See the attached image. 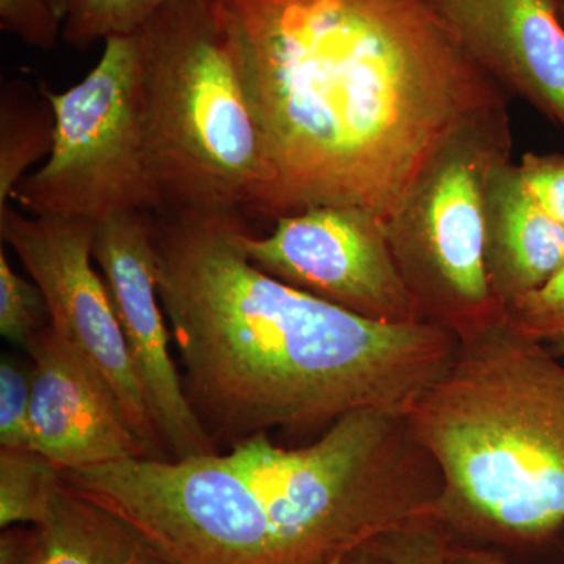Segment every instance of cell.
<instances>
[{
	"label": "cell",
	"instance_id": "19",
	"mask_svg": "<svg viewBox=\"0 0 564 564\" xmlns=\"http://www.w3.org/2000/svg\"><path fill=\"white\" fill-rule=\"evenodd\" d=\"M31 411L32 362L3 355L0 361V445L2 447L32 448Z\"/></svg>",
	"mask_w": 564,
	"mask_h": 564
},
{
	"label": "cell",
	"instance_id": "9",
	"mask_svg": "<svg viewBox=\"0 0 564 564\" xmlns=\"http://www.w3.org/2000/svg\"><path fill=\"white\" fill-rule=\"evenodd\" d=\"M263 273L369 321L423 322L393 258L384 221L359 207L317 206L276 218L272 234L245 229Z\"/></svg>",
	"mask_w": 564,
	"mask_h": 564
},
{
	"label": "cell",
	"instance_id": "2",
	"mask_svg": "<svg viewBox=\"0 0 564 564\" xmlns=\"http://www.w3.org/2000/svg\"><path fill=\"white\" fill-rule=\"evenodd\" d=\"M240 214H152L155 280L196 417L214 444L313 436L345 414H408L458 339L369 321L263 273Z\"/></svg>",
	"mask_w": 564,
	"mask_h": 564
},
{
	"label": "cell",
	"instance_id": "27",
	"mask_svg": "<svg viewBox=\"0 0 564 564\" xmlns=\"http://www.w3.org/2000/svg\"><path fill=\"white\" fill-rule=\"evenodd\" d=\"M52 6L58 11V14L65 20L66 17V0H51Z\"/></svg>",
	"mask_w": 564,
	"mask_h": 564
},
{
	"label": "cell",
	"instance_id": "18",
	"mask_svg": "<svg viewBox=\"0 0 564 564\" xmlns=\"http://www.w3.org/2000/svg\"><path fill=\"white\" fill-rule=\"evenodd\" d=\"M51 323L43 292L14 272L0 250V334L3 339L25 347L29 340Z\"/></svg>",
	"mask_w": 564,
	"mask_h": 564
},
{
	"label": "cell",
	"instance_id": "17",
	"mask_svg": "<svg viewBox=\"0 0 564 564\" xmlns=\"http://www.w3.org/2000/svg\"><path fill=\"white\" fill-rule=\"evenodd\" d=\"M172 0H66L63 36L87 50L98 40L140 32Z\"/></svg>",
	"mask_w": 564,
	"mask_h": 564
},
{
	"label": "cell",
	"instance_id": "12",
	"mask_svg": "<svg viewBox=\"0 0 564 564\" xmlns=\"http://www.w3.org/2000/svg\"><path fill=\"white\" fill-rule=\"evenodd\" d=\"M505 91L564 131V28L554 0H422Z\"/></svg>",
	"mask_w": 564,
	"mask_h": 564
},
{
	"label": "cell",
	"instance_id": "3",
	"mask_svg": "<svg viewBox=\"0 0 564 564\" xmlns=\"http://www.w3.org/2000/svg\"><path fill=\"white\" fill-rule=\"evenodd\" d=\"M65 477L172 564H344L429 514L443 488L408 415L384 410L345 414L300 447L258 434L226 454L122 459Z\"/></svg>",
	"mask_w": 564,
	"mask_h": 564
},
{
	"label": "cell",
	"instance_id": "29",
	"mask_svg": "<svg viewBox=\"0 0 564 564\" xmlns=\"http://www.w3.org/2000/svg\"><path fill=\"white\" fill-rule=\"evenodd\" d=\"M556 14H558L560 22L564 28V0H554Z\"/></svg>",
	"mask_w": 564,
	"mask_h": 564
},
{
	"label": "cell",
	"instance_id": "14",
	"mask_svg": "<svg viewBox=\"0 0 564 564\" xmlns=\"http://www.w3.org/2000/svg\"><path fill=\"white\" fill-rule=\"evenodd\" d=\"M39 527L41 564H172L150 538L58 477Z\"/></svg>",
	"mask_w": 564,
	"mask_h": 564
},
{
	"label": "cell",
	"instance_id": "5",
	"mask_svg": "<svg viewBox=\"0 0 564 564\" xmlns=\"http://www.w3.org/2000/svg\"><path fill=\"white\" fill-rule=\"evenodd\" d=\"M154 214L259 212L272 182L220 0H172L140 31Z\"/></svg>",
	"mask_w": 564,
	"mask_h": 564
},
{
	"label": "cell",
	"instance_id": "1",
	"mask_svg": "<svg viewBox=\"0 0 564 564\" xmlns=\"http://www.w3.org/2000/svg\"><path fill=\"white\" fill-rule=\"evenodd\" d=\"M272 182L269 217L384 223L467 121L508 104L422 0H220Z\"/></svg>",
	"mask_w": 564,
	"mask_h": 564
},
{
	"label": "cell",
	"instance_id": "15",
	"mask_svg": "<svg viewBox=\"0 0 564 564\" xmlns=\"http://www.w3.org/2000/svg\"><path fill=\"white\" fill-rule=\"evenodd\" d=\"M55 111L44 88L25 80L3 85L0 96V212L33 163L50 158Z\"/></svg>",
	"mask_w": 564,
	"mask_h": 564
},
{
	"label": "cell",
	"instance_id": "21",
	"mask_svg": "<svg viewBox=\"0 0 564 564\" xmlns=\"http://www.w3.org/2000/svg\"><path fill=\"white\" fill-rule=\"evenodd\" d=\"M507 321L516 332L543 344L564 339V263L540 291L511 304Z\"/></svg>",
	"mask_w": 564,
	"mask_h": 564
},
{
	"label": "cell",
	"instance_id": "23",
	"mask_svg": "<svg viewBox=\"0 0 564 564\" xmlns=\"http://www.w3.org/2000/svg\"><path fill=\"white\" fill-rule=\"evenodd\" d=\"M518 169L534 202L564 228V154L527 152Z\"/></svg>",
	"mask_w": 564,
	"mask_h": 564
},
{
	"label": "cell",
	"instance_id": "25",
	"mask_svg": "<svg viewBox=\"0 0 564 564\" xmlns=\"http://www.w3.org/2000/svg\"><path fill=\"white\" fill-rule=\"evenodd\" d=\"M448 547H451V556L454 564H511L510 558L507 555L500 554V552L488 547H478V545L459 543V541L452 540V538ZM562 564H564V544L562 549Z\"/></svg>",
	"mask_w": 564,
	"mask_h": 564
},
{
	"label": "cell",
	"instance_id": "11",
	"mask_svg": "<svg viewBox=\"0 0 564 564\" xmlns=\"http://www.w3.org/2000/svg\"><path fill=\"white\" fill-rule=\"evenodd\" d=\"M32 362V448L68 470L150 458L106 377L51 323L25 345Z\"/></svg>",
	"mask_w": 564,
	"mask_h": 564
},
{
	"label": "cell",
	"instance_id": "4",
	"mask_svg": "<svg viewBox=\"0 0 564 564\" xmlns=\"http://www.w3.org/2000/svg\"><path fill=\"white\" fill-rule=\"evenodd\" d=\"M408 415L443 489L430 514L452 540L562 564L564 366L505 321L459 343Z\"/></svg>",
	"mask_w": 564,
	"mask_h": 564
},
{
	"label": "cell",
	"instance_id": "7",
	"mask_svg": "<svg viewBox=\"0 0 564 564\" xmlns=\"http://www.w3.org/2000/svg\"><path fill=\"white\" fill-rule=\"evenodd\" d=\"M140 32L106 40L101 61L73 88H44L55 111L47 162L11 199L32 215L99 221L158 210L148 172L140 99Z\"/></svg>",
	"mask_w": 564,
	"mask_h": 564
},
{
	"label": "cell",
	"instance_id": "26",
	"mask_svg": "<svg viewBox=\"0 0 564 564\" xmlns=\"http://www.w3.org/2000/svg\"><path fill=\"white\" fill-rule=\"evenodd\" d=\"M344 564H391L383 558L378 552H375L370 545L355 552Z\"/></svg>",
	"mask_w": 564,
	"mask_h": 564
},
{
	"label": "cell",
	"instance_id": "13",
	"mask_svg": "<svg viewBox=\"0 0 564 564\" xmlns=\"http://www.w3.org/2000/svg\"><path fill=\"white\" fill-rule=\"evenodd\" d=\"M564 263V228L527 191L518 165L500 163L488 185L486 267L505 310L540 291Z\"/></svg>",
	"mask_w": 564,
	"mask_h": 564
},
{
	"label": "cell",
	"instance_id": "10",
	"mask_svg": "<svg viewBox=\"0 0 564 564\" xmlns=\"http://www.w3.org/2000/svg\"><path fill=\"white\" fill-rule=\"evenodd\" d=\"M93 259L101 269L169 459L217 454L170 351L172 332L155 280L151 212H120L96 221Z\"/></svg>",
	"mask_w": 564,
	"mask_h": 564
},
{
	"label": "cell",
	"instance_id": "20",
	"mask_svg": "<svg viewBox=\"0 0 564 564\" xmlns=\"http://www.w3.org/2000/svg\"><path fill=\"white\" fill-rule=\"evenodd\" d=\"M451 538L432 516H421L369 544L391 564H454Z\"/></svg>",
	"mask_w": 564,
	"mask_h": 564
},
{
	"label": "cell",
	"instance_id": "16",
	"mask_svg": "<svg viewBox=\"0 0 564 564\" xmlns=\"http://www.w3.org/2000/svg\"><path fill=\"white\" fill-rule=\"evenodd\" d=\"M61 475L32 448H0V529L40 525Z\"/></svg>",
	"mask_w": 564,
	"mask_h": 564
},
{
	"label": "cell",
	"instance_id": "22",
	"mask_svg": "<svg viewBox=\"0 0 564 564\" xmlns=\"http://www.w3.org/2000/svg\"><path fill=\"white\" fill-rule=\"evenodd\" d=\"M65 20L51 0H0V28L25 44L50 51L55 46Z\"/></svg>",
	"mask_w": 564,
	"mask_h": 564
},
{
	"label": "cell",
	"instance_id": "6",
	"mask_svg": "<svg viewBox=\"0 0 564 564\" xmlns=\"http://www.w3.org/2000/svg\"><path fill=\"white\" fill-rule=\"evenodd\" d=\"M508 104L452 133L384 223L389 245L423 322L474 339L507 321L486 267L488 185L511 161Z\"/></svg>",
	"mask_w": 564,
	"mask_h": 564
},
{
	"label": "cell",
	"instance_id": "8",
	"mask_svg": "<svg viewBox=\"0 0 564 564\" xmlns=\"http://www.w3.org/2000/svg\"><path fill=\"white\" fill-rule=\"evenodd\" d=\"M96 221L0 212V236L39 285L51 326L106 377L150 458L169 459L106 282L93 269Z\"/></svg>",
	"mask_w": 564,
	"mask_h": 564
},
{
	"label": "cell",
	"instance_id": "24",
	"mask_svg": "<svg viewBox=\"0 0 564 564\" xmlns=\"http://www.w3.org/2000/svg\"><path fill=\"white\" fill-rule=\"evenodd\" d=\"M0 564H41L39 527L14 525L0 533Z\"/></svg>",
	"mask_w": 564,
	"mask_h": 564
},
{
	"label": "cell",
	"instance_id": "28",
	"mask_svg": "<svg viewBox=\"0 0 564 564\" xmlns=\"http://www.w3.org/2000/svg\"><path fill=\"white\" fill-rule=\"evenodd\" d=\"M547 345L549 348H551V350L554 351L556 356H558V358H562V356H564V339L558 340V343Z\"/></svg>",
	"mask_w": 564,
	"mask_h": 564
}]
</instances>
